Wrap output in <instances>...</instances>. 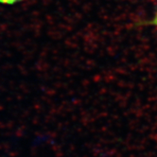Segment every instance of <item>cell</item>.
Here are the masks:
<instances>
[{
  "label": "cell",
  "mask_w": 157,
  "mask_h": 157,
  "mask_svg": "<svg viewBox=\"0 0 157 157\" xmlns=\"http://www.w3.org/2000/svg\"><path fill=\"white\" fill-rule=\"evenodd\" d=\"M23 0H0V4H5V5H13L18 2H21Z\"/></svg>",
  "instance_id": "6da1fadb"
},
{
  "label": "cell",
  "mask_w": 157,
  "mask_h": 157,
  "mask_svg": "<svg viewBox=\"0 0 157 157\" xmlns=\"http://www.w3.org/2000/svg\"><path fill=\"white\" fill-rule=\"evenodd\" d=\"M145 24H146V25H153V26L157 27V12H156L155 16L153 17V19H152L149 22H146Z\"/></svg>",
  "instance_id": "7a4b0ae2"
}]
</instances>
